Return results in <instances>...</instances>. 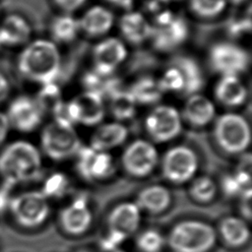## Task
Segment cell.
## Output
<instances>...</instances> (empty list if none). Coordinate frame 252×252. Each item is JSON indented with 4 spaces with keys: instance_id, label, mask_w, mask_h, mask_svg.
Listing matches in <instances>:
<instances>
[{
    "instance_id": "6da1fadb",
    "label": "cell",
    "mask_w": 252,
    "mask_h": 252,
    "mask_svg": "<svg viewBox=\"0 0 252 252\" xmlns=\"http://www.w3.org/2000/svg\"><path fill=\"white\" fill-rule=\"evenodd\" d=\"M41 169L40 152L29 141H14L0 153V174L4 181L13 185L37 179Z\"/></svg>"
},
{
    "instance_id": "7a4b0ae2",
    "label": "cell",
    "mask_w": 252,
    "mask_h": 252,
    "mask_svg": "<svg viewBox=\"0 0 252 252\" xmlns=\"http://www.w3.org/2000/svg\"><path fill=\"white\" fill-rule=\"evenodd\" d=\"M61 68V57L56 45L46 39L29 43L18 58L20 73L30 81L41 85L55 82Z\"/></svg>"
},
{
    "instance_id": "3957f363",
    "label": "cell",
    "mask_w": 252,
    "mask_h": 252,
    "mask_svg": "<svg viewBox=\"0 0 252 252\" xmlns=\"http://www.w3.org/2000/svg\"><path fill=\"white\" fill-rule=\"evenodd\" d=\"M216 229L208 222L182 220L170 229L166 242L173 252H209L216 244Z\"/></svg>"
},
{
    "instance_id": "277c9868",
    "label": "cell",
    "mask_w": 252,
    "mask_h": 252,
    "mask_svg": "<svg viewBox=\"0 0 252 252\" xmlns=\"http://www.w3.org/2000/svg\"><path fill=\"white\" fill-rule=\"evenodd\" d=\"M214 137L220 148L227 154L236 155L247 150L251 131L247 120L240 114L228 112L219 116L214 125Z\"/></svg>"
},
{
    "instance_id": "5b68a950",
    "label": "cell",
    "mask_w": 252,
    "mask_h": 252,
    "mask_svg": "<svg viewBox=\"0 0 252 252\" xmlns=\"http://www.w3.org/2000/svg\"><path fill=\"white\" fill-rule=\"evenodd\" d=\"M17 224L24 228H36L47 220L50 207L40 191H27L12 197L8 209Z\"/></svg>"
},
{
    "instance_id": "8992f818",
    "label": "cell",
    "mask_w": 252,
    "mask_h": 252,
    "mask_svg": "<svg viewBox=\"0 0 252 252\" xmlns=\"http://www.w3.org/2000/svg\"><path fill=\"white\" fill-rule=\"evenodd\" d=\"M40 147L52 160H65L76 156L82 143L74 127L52 122L41 132Z\"/></svg>"
},
{
    "instance_id": "52a82bcc",
    "label": "cell",
    "mask_w": 252,
    "mask_h": 252,
    "mask_svg": "<svg viewBox=\"0 0 252 252\" xmlns=\"http://www.w3.org/2000/svg\"><path fill=\"white\" fill-rule=\"evenodd\" d=\"M198 169V157L187 146H174L167 150L161 160L163 177L174 184L191 180Z\"/></svg>"
},
{
    "instance_id": "ba28073f",
    "label": "cell",
    "mask_w": 252,
    "mask_h": 252,
    "mask_svg": "<svg viewBox=\"0 0 252 252\" xmlns=\"http://www.w3.org/2000/svg\"><path fill=\"white\" fill-rule=\"evenodd\" d=\"M145 128L154 142H169L182 130L181 115L173 106L158 105L147 115Z\"/></svg>"
},
{
    "instance_id": "9c48e42d",
    "label": "cell",
    "mask_w": 252,
    "mask_h": 252,
    "mask_svg": "<svg viewBox=\"0 0 252 252\" xmlns=\"http://www.w3.org/2000/svg\"><path fill=\"white\" fill-rule=\"evenodd\" d=\"M158 154L149 141L137 139L124 150L121 163L124 170L133 177H146L157 167Z\"/></svg>"
},
{
    "instance_id": "30bf717a",
    "label": "cell",
    "mask_w": 252,
    "mask_h": 252,
    "mask_svg": "<svg viewBox=\"0 0 252 252\" xmlns=\"http://www.w3.org/2000/svg\"><path fill=\"white\" fill-rule=\"evenodd\" d=\"M153 43L160 51H170L181 45L187 38L189 30L185 20L179 16L167 12L156 20L152 26Z\"/></svg>"
},
{
    "instance_id": "8fae6325",
    "label": "cell",
    "mask_w": 252,
    "mask_h": 252,
    "mask_svg": "<svg viewBox=\"0 0 252 252\" xmlns=\"http://www.w3.org/2000/svg\"><path fill=\"white\" fill-rule=\"evenodd\" d=\"M212 69L223 75H238L249 65V55L240 46L230 42H220L212 46L209 53Z\"/></svg>"
},
{
    "instance_id": "7c38bea8",
    "label": "cell",
    "mask_w": 252,
    "mask_h": 252,
    "mask_svg": "<svg viewBox=\"0 0 252 252\" xmlns=\"http://www.w3.org/2000/svg\"><path fill=\"white\" fill-rule=\"evenodd\" d=\"M76 157L77 171L86 180H101L114 173V159L108 152H97L90 146H82Z\"/></svg>"
},
{
    "instance_id": "4fadbf2b",
    "label": "cell",
    "mask_w": 252,
    "mask_h": 252,
    "mask_svg": "<svg viewBox=\"0 0 252 252\" xmlns=\"http://www.w3.org/2000/svg\"><path fill=\"white\" fill-rule=\"evenodd\" d=\"M43 114L35 98L26 94L15 97L6 112L10 126L23 133L34 131L41 124Z\"/></svg>"
},
{
    "instance_id": "5bb4252c",
    "label": "cell",
    "mask_w": 252,
    "mask_h": 252,
    "mask_svg": "<svg viewBox=\"0 0 252 252\" xmlns=\"http://www.w3.org/2000/svg\"><path fill=\"white\" fill-rule=\"evenodd\" d=\"M93 215L86 197L79 196L61 210L59 222L62 229L70 235H81L92 224Z\"/></svg>"
},
{
    "instance_id": "9a60e30c",
    "label": "cell",
    "mask_w": 252,
    "mask_h": 252,
    "mask_svg": "<svg viewBox=\"0 0 252 252\" xmlns=\"http://www.w3.org/2000/svg\"><path fill=\"white\" fill-rule=\"evenodd\" d=\"M126 56V47L120 39L116 37L105 38L94 46V70L102 75H112Z\"/></svg>"
},
{
    "instance_id": "2e32d148",
    "label": "cell",
    "mask_w": 252,
    "mask_h": 252,
    "mask_svg": "<svg viewBox=\"0 0 252 252\" xmlns=\"http://www.w3.org/2000/svg\"><path fill=\"white\" fill-rule=\"evenodd\" d=\"M77 123L94 126L101 122L105 109L102 97L94 93L85 91L70 100Z\"/></svg>"
},
{
    "instance_id": "e0dca14e",
    "label": "cell",
    "mask_w": 252,
    "mask_h": 252,
    "mask_svg": "<svg viewBox=\"0 0 252 252\" xmlns=\"http://www.w3.org/2000/svg\"><path fill=\"white\" fill-rule=\"evenodd\" d=\"M141 222V210L134 202H123L116 205L107 218L108 229L122 233L127 238L132 235Z\"/></svg>"
},
{
    "instance_id": "ac0fdd59",
    "label": "cell",
    "mask_w": 252,
    "mask_h": 252,
    "mask_svg": "<svg viewBox=\"0 0 252 252\" xmlns=\"http://www.w3.org/2000/svg\"><path fill=\"white\" fill-rule=\"evenodd\" d=\"M128 137L126 126L119 122L99 125L91 137L90 147L97 152H108L122 145Z\"/></svg>"
},
{
    "instance_id": "d6986e66",
    "label": "cell",
    "mask_w": 252,
    "mask_h": 252,
    "mask_svg": "<svg viewBox=\"0 0 252 252\" xmlns=\"http://www.w3.org/2000/svg\"><path fill=\"white\" fill-rule=\"evenodd\" d=\"M214 103L206 96L195 94L189 95L183 107L182 116L190 125L200 128L208 125L215 117Z\"/></svg>"
},
{
    "instance_id": "ffe728a7",
    "label": "cell",
    "mask_w": 252,
    "mask_h": 252,
    "mask_svg": "<svg viewBox=\"0 0 252 252\" xmlns=\"http://www.w3.org/2000/svg\"><path fill=\"white\" fill-rule=\"evenodd\" d=\"M215 95L222 105L236 107L246 100L247 90L238 76L223 75L216 86Z\"/></svg>"
},
{
    "instance_id": "44dd1931",
    "label": "cell",
    "mask_w": 252,
    "mask_h": 252,
    "mask_svg": "<svg viewBox=\"0 0 252 252\" xmlns=\"http://www.w3.org/2000/svg\"><path fill=\"white\" fill-rule=\"evenodd\" d=\"M121 34L133 44H140L149 39L153 27L148 19L139 12H128L119 21Z\"/></svg>"
},
{
    "instance_id": "7402d4cb",
    "label": "cell",
    "mask_w": 252,
    "mask_h": 252,
    "mask_svg": "<svg viewBox=\"0 0 252 252\" xmlns=\"http://www.w3.org/2000/svg\"><path fill=\"white\" fill-rule=\"evenodd\" d=\"M32 29L25 18L11 14L0 24V45H20L30 39Z\"/></svg>"
},
{
    "instance_id": "603a6c76",
    "label": "cell",
    "mask_w": 252,
    "mask_h": 252,
    "mask_svg": "<svg viewBox=\"0 0 252 252\" xmlns=\"http://www.w3.org/2000/svg\"><path fill=\"white\" fill-rule=\"evenodd\" d=\"M140 210L152 215L164 212L171 203V194L169 190L162 185H150L142 189L135 202Z\"/></svg>"
},
{
    "instance_id": "cb8c5ba5",
    "label": "cell",
    "mask_w": 252,
    "mask_h": 252,
    "mask_svg": "<svg viewBox=\"0 0 252 252\" xmlns=\"http://www.w3.org/2000/svg\"><path fill=\"white\" fill-rule=\"evenodd\" d=\"M114 16L111 11L102 6L90 8L79 20L80 30L92 36H99L106 33L112 27Z\"/></svg>"
},
{
    "instance_id": "d4e9b609",
    "label": "cell",
    "mask_w": 252,
    "mask_h": 252,
    "mask_svg": "<svg viewBox=\"0 0 252 252\" xmlns=\"http://www.w3.org/2000/svg\"><path fill=\"white\" fill-rule=\"evenodd\" d=\"M174 65L181 73L184 87L182 94L191 95L197 94L204 85V77L200 66L191 57L188 56H177L172 60Z\"/></svg>"
},
{
    "instance_id": "484cf974",
    "label": "cell",
    "mask_w": 252,
    "mask_h": 252,
    "mask_svg": "<svg viewBox=\"0 0 252 252\" xmlns=\"http://www.w3.org/2000/svg\"><path fill=\"white\" fill-rule=\"evenodd\" d=\"M219 231L223 242L229 247H241L250 238V229L246 221L238 217H226L220 222Z\"/></svg>"
},
{
    "instance_id": "4316f807",
    "label": "cell",
    "mask_w": 252,
    "mask_h": 252,
    "mask_svg": "<svg viewBox=\"0 0 252 252\" xmlns=\"http://www.w3.org/2000/svg\"><path fill=\"white\" fill-rule=\"evenodd\" d=\"M128 92L137 104L143 105L158 103L163 94L158 80L152 77H142L138 79L132 84Z\"/></svg>"
},
{
    "instance_id": "83f0119b",
    "label": "cell",
    "mask_w": 252,
    "mask_h": 252,
    "mask_svg": "<svg viewBox=\"0 0 252 252\" xmlns=\"http://www.w3.org/2000/svg\"><path fill=\"white\" fill-rule=\"evenodd\" d=\"M86 91L94 93L101 97L110 96L113 93L120 90V81L112 75H102L94 70L87 72L83 78Z\"/></svg>"
},
{
    "instance_id": "f1b7e54d",
    "label": "cell",
    "mask_w": 252,
    "mask_h": 252,
    "mask_svg": "<svg viewBox=\"0 0 252 252\" xmlns=\"http://www.w3.org/2000/svg\"><path fill=\"white\" fill-rule=\"evenodd\" d=\"M109 98V109L116 120L125 121L134 117L137 103L128 91L120 89L113 93Z\"/></svg>"
},
{
    "instance_id": "f546056e",
    "label": "cell",
    "mask_w": 252,
    "mask_h": 252,
    "mask_svg": "<svg viewBox=\"0 0 252 252\" xmlns=\"http://www.w3.org/2000/svg\"><path fill=\"white\" fill-rule=\"evenodd\" d=\"M79 31V20L68 14L58 16L53 20L50 26L52 37L60 42H70L74 40Z\"/></svg>"
},
{
    "instance_id": "4dcf8cb0",
    "label": "cell",
    "mask_w": 252,
    "mask_h": 252,
    "mask_svg": "<svg viewBox=\"0 0 252 252\" xmlns=\"http://www.w3.org/2000/svg\"><path fill=\"white\" fill-rule=\"evenodd\" d=\"M218 187L215 181L207 176L201 175L193 179L189 187L190 197L198 203H209L214 200L217 195Z\"/></svg>"
},
{
    "instance_id": "1f68e13d",
    "label": "cell",
    "mask_w": 252,
    "mask_h": 252,
    "mask_svg": "<svg viewBox=\"0 0 252 252\" xmlns=\"http://www.w3.org/2000/svg\"><path fill=\"white\" fill-rule=\"evenodd\" d=\"M70 188V182L67 175L63 172H54L44 181L41 193L47 199H59L64 197Z\"/></svg>"
},
{
    "instance_id": "d6a6232c",
    "label": "cell",
    "mask_w": 252,
    "mask_h": 252,
    "mask_svg": "<svg viewBox=\"0 0 252 252\" xmlns=\"http://www.w3.org/2000/svg\"><path fill=\"white\" fill-rule=\"evenodd\" d=\"M37 96L35 97L36 102L44 112H52V110L63 100L61 97V90L55 84V82L41 85Z\"/></svg>"
},
{
    "instance_id": "836d02e7",
    "label": "cell",
    "mask_w": 252,
    "mask_h": 252,
    "mask_svg": "<svg viewBox=\"0 0 252 252\" xmlns=\"http://www.w3.org/2000/svg\"><path fill=\"white\" fill-rule=\"evenodd\" d=\"M165 243V238L157 229L149 228L141 232L137 239L136 245L141 252H160Z\"/></svg>"
},
{
    "instance_id": "e575fe53",
    "label": "cell",
    "mask_w": 252,
    "mask_h": 252,
    "mask_svg": "<svg viewBox=\"0 0 252 252\" xmlns=\"http://www.w3.org/2000/svg\"><path fill=\"white\" fill-rule=\"evenodd\" d=\"M226 0H190L191 11L201 18H214L225 8Z\"/></svg>"
},
{
    "instance_id": "d590c367",
    "label": "cell",
    "mask_w": 252,
    "mask_h": 252,
    "mask_svg": "<svg viewBox=\"0 0 252 252\" xmlns=\"http://www.w3.org/2000/svg\"><path fill=\"white\" fill-rule=\"evenodd\" d=\"M159 88L162 93L164 92H176L182 93L184 82L180 71L174 66L170 65L162 74L159 80H158Z\"/></svg>"
},
{
    "instance_id": "8d00e7d4",
    "label": "cell",
    "mask_w": 252,
    "mask_h": 252,
    "mask_svg": "<svg viewBox=\"0 0 252 252\" xmlns=\"http://www.w3.org/2000/svg\"><path fill=\"white\" fill-rule=\"evenodd\" d=\"M127 239L125 235L108 229L106 234L99 240V247L103 252H115L118 247Z\"/></svg>"
},
{
    "instance_id": "74e56055",
    "label": "cell",
    "mask_w": 252,
    "mask_h": 252,
    "mask_svg": "<svg viewBox=\"0 0 252 252\" xmlns=\"http://www.w3.org/2000/svg\"><path fill=\"white\" fill-rule=\"evenodd\" d=\"M15 185L4 181L0 186V213L9 209L10 202L12 200V190Z\"/></svg>"
},
{
    "instance_id": "f35d334b",
    "label": "cell",
    "mask_w": 252,
    "mask_h": 252,
    "mask_svg": "<svg viewBox=\"0 0 252 252\" xmlns=\"http://www.w3.org/2000/svg\"><path fill=\"white\" fill-rule=\"evenodd\" d=\"M251 193L252 190L246 191L243 193L241 197V202H240V213L244 219H250L251 217Z\"/></svg>"
},
{
    "instance_id": "ab89813d",
    "label": "cell",
    "mask_w": 252,
    "mask_h": 252,
    "mask_svg": "<svg viewBox=\"0 0 252 252\" xmlns=\"http://www.w3.org/2000/svg\"><path fill=\"white\" fill-rule=\"evenodd\" d=\"M87 0H54L55 4L67 13L80 8Z\"/></svg>"
},
{
    "instance_id": "60d3db41",
    "label": "cell",
    "mask_w": 252,
    "mask_h": 252,
    "mask_svg": "<svg viewBox=\"0 0 252 252\" xmlns=\"http://www.w3.org/2000/svg\"><path fill=\"white\" fill-rule=\"evenodd\" d=\"M10 123L7 118L6 113L0 111V146L5 142L9 131H10Z\"/></svg>"
},
{
    "instance_id": "b9f144b4",
    "label": "cell",
    "mask_w": 252,
    "mask_h": 252,
    "mask_svg": "<svg viewBox=\"0 0 252 252\" xmlns=\"http://www.w3.org/2000/svg\"><path fill=\"white\" fill-rule=\"evenodd\" d=\"M10 94V83L6 76L0 73V103L4 102Z\"/></svg>"
},
{
    "instance_id": "7bdbcfd3",
    "label": "cell",
    "mask_w": 252,
    "mask_h": 252,
    "mask_svg": "<svg viewBox=\"0 0 252 252\" xmlns=\"http://www.w3.org/2000/svg\"><path fill=\"white\" fill-rule=\"evenodd\" d=\"M107 1L116 6H119V7L125 8V9H129V8H131L134 0H107Z\"/></svg>"
},
{
    "instance_id": "ee69618b",
    "label": "cell",
    "mask_w": 252,
    "mask_h": 252,
    "mask_svg": "<svg viewBox=\"0 0 252 252\" xmlns=\"http://www.w3.org/2000/svg\"><path fill=\"white\" fill-rule=\"evenodd\" d=\"M226 1H229L233 5H240V4H243L244 2H246L247 0H226Z\"/></svg>"
},
{
    "instance_id": "f6af8a7d",
    "label": "cell",
    "mask_w": 252,
    "mask_h": 252,
    "mask_svg": "<svg viewBox=\"0 0 252 252\" xmlns=\"http://www.w3.org/2000/svg\"><path fill=\"white\" fill-rule=\"evenodd\" d=\"M115 252H126V251H123V250H116Z\"/></svg>"
},
{
    "instance_id": "bcb514c9",
    "label": "cell",
    "mask_w": 252,
    "mask_h": 252,
    "mask_svg": "<svg viewBox=\"0 0 252 252\" xmlns=\"http://www.w3.org/2000/svg\"><path fill=\"white\" fill-rule=\"evenodd\" d=\"M161 1H163V2H168V1H173V0H161Z\"/></svg>"
},
{
    "instance_id": "7dc6e473",
    "label": "cell",
    "mask_w": 252,
    "mask_h": 252,
    "mask_svg": "<svg viewBox=\"0 0 252 252\" xmlns=\"http://www.w3.org/2000/svg\"><path fill=\"white\" fill-rule=\"evenodd\" d=\"M79 252H91V251H87V250H82V251H79Z\"/></svg>"
}]
</instances>
